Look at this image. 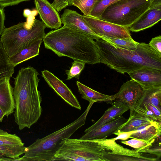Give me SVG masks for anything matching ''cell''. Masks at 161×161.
<instances>
[{
    "instance_id": "obj_1",
    "label": "cell",
    "mask_w": 161,
    "mask_h": 161,
    "mask_svg": "<svg viewBox=\"0 0 161 161\" xmlns=\"http://www.w3.org/2000/svg\"><path fill=\"white\" fill-rule=\"evenodd\" d=\"M38 75L37 70L30 66L21 68L14 78V115L19 130L30 128L41 116L42 100L38 89Z\"/></svg>"
},
{
    "instance_id": "obj_2",
    "label": "cell",
    "mask_w": 161,
    "mask_h": 161,
    "mask_svg": "<svg viewBox=\"0 0 161 161\" xmlns=\"http://www.w3.org/2000/svg\"><path fill=\"white\" fill-rule=\"evenodd\" d=\"M100 63L122 74L147 67L161 70V57L149 44L139 42L134 50L119 47L101 38L96 40Z\"/></svg>"
},
{
    "instance_id": "obj_3",
    "label": "cell",
    "mask_w": 161,
    "mask_h": 161,
    "mask_svg": "<svg viewBox=\"0 0 161 161\" xmlns=\"http://www.w3.org/2000/svg\"><path fill=\"white\" fill-rule=\"evenodd\" d=\"M45 47L59 57L84 63H100L96 42L86 33L63 25L50 31L43 39Z\"/></svg>"
},
{
    "instance_id": "obj_4",
    "label": "cell",
    "mask_w": 161,
    "mask_h": 161,
    "mask_svg": "<svg viewBox=\"0 0 161 161\" xmlns=\"http://www.w3.org/2000/svg\"><path fill=\"white\" fill-rule=\"evenodd\" d=\"M93 102H90L84 112L77 119L62 128L47 136L37 139L25 148L23 157L14 161H53L55 155L65 139L69 138L85 123Z\"/></svg>"
},
{
    "instance_id": "obj_5",
    "label": "cell",
    "mask_w": 161,
    "mask_h": 161,
    "mask_svg": "<svg viewBox=\"0 0 161 161\" xmlns=\"http://www.w3.org/2000/svg\"><path fill=\"white\" fill-rule=\"evenodd\" d=\"M36 10H32L26 22L5 28L0 41L8 57L26 47L33 42L43 39L46 27L44 23L35 19Z\"/></svg>"
},
{
    "instance_id": "obj_6",
    "label": "cell",
    "mask_w": 161,
    "mask_h": 161,
    "mask_svg": "<svg viewBox=\"0 0 161 161\" xmlns=\"http://www.w3.org/2000/svg\"><path fill=\"white\" fill-rule=\"evenodd\" d=\"M107 152L98 139L68 138L54 155L53 161H103L102 156Z\"/></svg>"
},
{
    "instance_id": "obj_7",
    "label": "cell",
    "mask_w": 161,
    "mask_h": 161,
    "mask_svg": "<svg viewBox=\"0 0 161 161\" xmlns=\"http://www.w3.org/2000/svg\"><path fill=\"white\" fill-rule=\"evenodd\" d=\"M151 0H120L108 7L100 19L128 28L148 8Z\"/></svg>"
},
{
    "instance_id": "obj_8",
    "label": "cell",
    "mask_w": 161,
    "mask_h": 161,
    "mask_svg": "<svg viewBox=\"0 0 161 161\" xmlns=\"http://www.w3.org/2000/svg\"><path fill=\"white\" fill-rule=\"evenodd\" d=\"M82 17L91 29L101 38L105 36L134 41L127 27L89 16L83 15Z\"/></svg>"
},
{
    "instance_id": "obj_9",
    "label": "cell",
    "mask_w": 161,
    "mask_h": 161,
    "mask_svg": "<svg viewBox=\"0 0 161 161\" xmlns=\"http://www.w3.org/2000/svg\"><path fill=\"white\" fill-rule=\"evenodd\" d=\"M144 90L138 83L131 79L123 83L118 92L114 95V101L127 105L130 110V116Z\"/></svg>"
},
{
    "instance_id": "obj_10",
    "label": "cell",
    "mask_w": 161,
    "mask_h": 161,
    "mask_svg": "<svg viewBox=\"0 0 161 161\" xmlns=\"http://www.w3.org/2000/svg\"><path fill=\"white\" fill-rule=\"evenodd\" d=\"M42 73L49 86L65 101L72 107L81 110L80 105L76 97L62 80L47 70H44Z\"/></svg>"
},
{
    "instance_id": "obj_11",
    "label": "cell",
    "mask_w": 161,
    "mask_h": 161,
    "mask_svg": "<svg viewBox=\"0 0 161 161\" xmlns=\"http://www.w3.org/2000/svg\"><path fill=\"white\" fill-rule=\"evenodd\" d=\"M128 73L144 89L161 86V70L145 67Z\"/></svg>"
},
{
    "instance_id": "obj_12",
    "label": "cell",
    "mask_w": 161,
    "mask_h": 161,
    "mask_svg": "<svg viewBox=\"0 0 161 161\" xmlns=\"http://www.w3.org/2000/svg\"><path fill=\"white\" fill-rule=\"evenodd\" d=\"M36 9L46 27L57 29L61 25L58 12L47 0H34Z\"/></svg>"
},
{
    "instance_id": "obj_13",
    "label": "cell",
    "mask_w": 161,
    "mask_h": 161,
    "mask_svg": "<svg viewBox=\"0 0 161 161\" xmlns=\"http://www.w3.org/2000/svg\"><path fill=\"white\" fill-rule=\"evenodd\" d=\"M60 18L62 23L64 25L83 32L94 39L101 38L88 26L84 21L82 15L76 11L69 9H65Z\"/></svg>"
},
{
    "instance_id": "obj_14",
    "label": "cell",
    "mask_w": 161,
    "mask_h": 161,
    "mask_svg": "<svg viewBox=\"0 0 161 161\" xmlns=\"http://www.w3.org/2000/svg\"><path fill=\"white\" fill-rule=\"evenodd\" d=\"M127 120L128 119L122 116L97 129L88 131H84L85 134L80 139L83 140L106 139L122 126Z\"/></svg>"
},
{
    "instance_id": "obj_15",
    "label": "cell",
    "mask_w": 161,
    "mask_h": 161,
    "mask_svg": "<svg viewBox=\"0 0 161 161\" xmlns=\"http://www.w3.org/2000/svg\"><path fill=\"white\" fill-rule=\"evenodd\" d=\"M161 19V9L149 7L136 21L128 27L130 31L137 32L150 28Z\"/></svg>"
},
{
    "instance_id": "obj_16",
    "label": "cell",
    "mask_w": 161,
    "mask_h": 161,
    "mask_svg": "<svg viewBox=\"0 0 161 161\" xmlns=\"http://www.w3.org/2000/svg\"><path fill=\"white\" fill-rule=\"evenodd\" d=\"M114 101L112 106L105 111L103 116L94 124L86 129L85 131L97 129L104 124L114 120L122 116L124 113L130 109L125 104Z\"/></svg>"
},
{
    "instance_id": "obj_17",
    "label": "cell",
    "mask_w": 161,
    "mask_h": 161,
    "mask_svg": "<svg viewBox=\"0 0 161 161\" xmlns=\"http://www.w3.org/2000/svg\"><path fill=\"white\" fill-rule=\"evenodd\" d=\"M8 79L0 83V107L7 117L13 114L15 109L13 89Z\"/></svg>"
},
{
    "instance_id": "obj_18",
    "label": "cell",
    "mask_w": 161,
    "mask_h": 161,
    "mask_svg": "<svg viewBox=\"0 0 161 161\" xmlns=\"http://www.w3.org/2000/svg\"><path fill=\"white\" fill-rule=\"evenodd\" d=\"M42 40H38L17 53L8 57L9 63L15 67L27 60L39 54V49Z\"/></svg>"
},
{
    "instance_id": "obj_19",
    "label": "cell",
    "mask_w": 161,
    "mask_h": 161,
    "mask_svg": "<svg viewBox=\"0 0 161 161\" xmlns=\"http://www.w3.org/2000/svg\"><path fill=\"white\" fill-rule=\"evenodd\" d=\"M81 97L90 102H112L115 100L114 95H108L94 90L79 81L76 82Z\"/></svg>"
},
{
    "instance_id": "obj_20",
    "label": "cell",
    "mask_w": 161,
    "mask_h": 161,
    "mask_svg": "<svg viewBox=\"0 0 161 161\" xmlns=\"http://www.w3.org/2000/svg\"><path fill=\"white\" fill-rule=\"evenodd\" d=\"M153 122L155 121L151 120L145 115L134 111L127 121L115 132L136 131V130L140 126Z\"/></svg>"
},
{
    "instance_id": "obj_21",
    "label": "cell",
    "mask_w": 161,
    "mask_h": 161,
    "mask_svg": "<svg viewBox=\"0 0 161 161\" xmlns=\"http://www.w3.org/2000/svg\"><path fill=\"white\" fill-rule=\"evenodd\" d=\"M161 123L155 122L144 128L132 133L130 138L141 140L149 142L158 136L161 132Z\"/></svg>"
},
{
    "instance_id": "obj_22",
    "label": "cell",
    "mask_w": 161,
    "mask_h": 161,
    "mask_svg": "<svg viewBox=\"0 0 161 161\" xmlns=\"http://www.w3.org/2000/svg\"><path fill=\"white\" fill-rule=\"evenodd\" d=\"M142 103H149L161 112V86L144 89L136 104Z\"/></svg>"
},
{
    "instance_id": "obj_23",
    "label": "cell",
    "mask_w": 161,
    "mask_h": 161,
    "mask_svg": "<svg viewBox=\"0 0 161 161\" xmlns=\"http://www.w3.org/2000/svg\"><path fill=\"white\" fill-rule=\"evenodd\" d=\"M14 73V67L9 63L7 55L0 41V83L10 79Z\"/></svg>"
},
{
    "instance_id": "obj_24",
    "label": "cell",
    "mask_w": 161,
    "mask_h": 161,
    "mask_svg": "<svg viewBox=\"0 0 161 161\" xmlns=\"http://www.w3.org/2000/svg\"><path fill=\"white\" fill-rule=\"evenodd\" d=\"M103 161H155L158 158H148L144 156L136 157L126 155L116 154L110 152H104L102 156Z\"/></svg>"
},
{
    "instance_id": "obj_25",
    "label": "cell",
    "mask_w": 161,
    "mask_h": 161,
    "mask_svg": "<svg viewBox=\"0 0 161 161\" xmlns=\"http://www.w3.org/2000/svg\"><path fill=\"white\" fill-rule=\"evenodd\" d=\"M25 148L24 145H0V157L10 158L13 161L25 153Z\"/></svg>"
},
{
    "instance_id": "obj_26",
    "label": "cell",
    "mask_w": 161,
    "mask_h": 161,
    "mask_svg": "<svg viewBox=\"0 0 161 161\" xmlns=\"http://www.w3.org/2000/svg\"><path fill=\"white\" fill-rule=\"evenodd\" d=\"M24 145L21 139L15 134H11L0 129V145Z\"/></svg>"
},
{
    "instance_id": "obj_27",
    "label": "cell",
    "mask_w": 161,
    "mask_h": 161,
    "mask_svg": "<svg viewBox=\"0 0 161 161\" xmlns=\"http://www.w3.org/2000/svg\"><path fill=\"white\" fill-rule=\"evenodd\" d=\"M101 38L119 47L134 50L137 47L138 42L131 41L120 38H116L102 36Z\"/></svg>"
},
{
    "instance_id": "obj_28",
    "label": "cell",
    "mask_w": 161,
    "mask_h": 161,
    "mask_svg": "<svg viewBox=\"0 0 161 161\" xmlns=\"http://www.w3.org/2000/svg\"><path fill=\"white\" fill-rule=\"evenodd\" d=\"M120 0H98L89 16L100 19L105 9L112 4Z\"/></svg>"
},
{
    "instance_id": "obj_29",
    "label": "cell",
    "mask_w": 161,
    "mask_h": 161,
    "mask_svg": "<svg viewBox=\"0 0 161 161\" xmlns=\"http://www.w3.org/2000/svg\"><path fill=\"white\" fill-rule=\"evenodd\" d=\"M98 0H73L72 5L79 8L83 15L88 16Z\"/></svg>"
},
{
    "instance_id": "obj_30",
    "label": "cell",
    "mask_w": 161,
    "mask_h": 161,
    "mask_svg": "<svg viewBox=\"0 0 161 161\" xmlns=\"http://www.w3.org/2000/svg\"><path fill=\"white\" fill-rule=\"evenodd\" d=\"M158 136L154 139L149 145L138 152L153 154L156 155L158 158H159L161 156V146L160 141L158 140Z\"/></svg>"
},
{
    "instance_id": "obj_31",
    "label": "cell",
    "mask_w": 161,
    "mask_h": 161,
    "mask_svg": "<svg viewBox=\"0 0 161 161\" xmlns=\"http://www.w3.org/2000/svg\"><path fill=\"white\" fill-rule=\"evenodd\" d=\"M85 64L82 62L74 61L70 69L66 70L67 76V80H69L74 77L78 79L81 72L85 67Z\"/></svg>"
},
{
    "instance_id": "obj_32",
    "label": "cell",
    "mask_w": 161,
    "mask_h": 161,
    "mask_svg": "<svg viewBox=\"0 0 161 161\" xmlns=\"http://www.w3.org/2000/svg\"><path fill=\"white\" fill-rule=\"evenodd\" d=\"M151 142H148L141 140L132 138L128 141H122L120 142L122 143L133 147L136 151L138 152L140 150L143 148L149 145Z\"/></svg>"
},
{
    "instance_id": "obj_33",
    "label": "cell",
    "mask_w": 161,
    "mask_h": 161,
    "mask_svg": "<svg viewBox=\"0 0 161 161\" xmlns=\"http://www.w3.org/2000/svg\"><path fill=\"white\" fill-rule=\"evenodd\" d=\"M149 44L161 57V36L159 35L152 38Z\"/></svg>"
},
{
    "instance_id": "obj_34",
    "label": "cell",
    "mask_w": 161,
    "mask_h": 161,
    "mask_svg": "<svg viewBox=\"0 0 161 161\" xmlns=\"http://www.w3.org/2000/svg\"><path fill=\"white\" fill-rule=\"evenodd\" d=\"M52 5L58 13L69 5L67 0H54Z\"/></svg>"
},
{
    "instance_id": "obj_35",
    "label": "cell",
    "mask_w": 161,
    "mask_h": 161,
    "mask_svg": "<svg viewBox=\"0 0 161 161\" xmlns=\"http://www.w3.org/2000/svg\"><path fill=\"white\" fill-rule=\"evenodd\" d=\"M139 103L142 104L148 109L152 111L158 121L159 122H161V112L160 111L155 107L149 103H140L137 104Z\"/></svg>"
},
{
    "instance_id": "obj_36",
    "label": "cell",
    "mask_w": 161,
    "mask_h": 161,
    "mask_svg": "<svg viewBox=\"0 0 161 161\" xmlns=\"http://www.w3.org/2000/svg\"><path fill=\"white\" fill-rule=\"evenodd\" d=\"M30 0H0V7L4 8L5 7L16 5L23 2Z\"/></svg>"
},
{
    "instance_id": "obj_37",
    "label": "cell",
    "mask_w": 161,
    "mask_h": 161,
    "mask_svg": "<svg viewBox=\"0 0 161 161\" xmlns=\"http://www.w3.org/2000/svg\"><path fill=\"white\" fill-rule=\"evenodd\" d=\"M136 131H132L129 132H114L113 134L117 136V137L114 138L115 140H126L130 138L131 134Z\"/></svg>"
},
{
    "instance_id": "obj_38",
    "label": "cell",
    "mask_w": 161,
    "mask_h": 161,
    "mask_svg": "<svg viewBox=\"0 0 161 161\" xmlns=\"http://www.w3.org/2000/svg\"><path fill=\"white\" fill-rule=\"evenodd\" d=\"M3 8L0 7V36L1 35L5 28L4 26L5 16Z\"/></svg>"
},
{
    "instance_id": "obj_39",
    "label": "cell",
    "mask_w": 161,
    "mask_h": 161,
    "mask_svg": "<svg viewBox=\"0 0 161 161\" xmlns=\"http://www.w3.org/2000/svg\"><path fill=\"white\" fill-rule=\"evenodd\" d=\"M32 12V11L31 10L29 9H25L23 11V16L27 18L31 15Z\"/></svg>"
},
{
    "instance_id": "obj_40",
    "label": "cell",
    "mask_w": 161,
    "mask_h": 161,
    "mask_svg": "<svg viewBox=\"0 0 161 161\" xmlns=\"http://www.w3.org/2000/svg\"><path fill=\"white\" fill-rule=\"evenodd\" d=\"M5 116L3 111L0 107V122H2L3 119V117Z\"/></svg>"
},
{
    "instance_id": "obj_41",
    "label": "cell",
    "mask_w": 161,
    "mask_h": 161,
    "mask_svg": "<svg viewBox=\"0 0 161 161\" xmlns=\"http://www.w3.org/2000/svg\"><path fill=\"white\" fill-rule=\"evenodd\" d=\"M0 161H12V159L8 158L0 157Z\"/></svg>"
},
{
    "instance_id": "obj_42",
    "label": "cell",
    "mask_w": 161,
    "mask_h": 161,
    "mask_svg": "<svg viewBox=\"0 0 161 161\" xmlns=\"http://www.w3.org/2000/svg\"><path fill=\"white\" fill-rule=\"evenodd\" d=\"M69 3L68 6H71L73 0H67Z\"/></svg>"
}]
</instances>
